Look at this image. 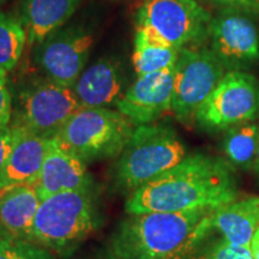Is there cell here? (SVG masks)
<instances>
[{"label": "cell", "instance_id": "27", "mask_svg": "<svg viewBox=\"0 0 259 259\" xmlns=\"http://www.w3.org/2000/svg\"><path fill=\"white\" fill-rule=\"evenodd\" d=\"M251 250H252V253H253L254 259H259V228L258 231L255 232L253 239H252Z\"/></svg>", "mask_w": 259, "mask_h": 259}, {"label": "cell", "instance_id": "23", "mask_svg": "<svg viewBox=\"0 0 259 259\" xmlns=\"http://www.w3.org/2000/svg\"><path fill=\"white\" fill-rule=\"evenodd\" d=\"M203 255L205 259H254L251 246L235 245L225 239L215 242Z\"/></svg>", "mask_w": 259, "mask_h": 259}, {"label": "cell", "instance_id": "17", "mask_svg": "<svg viewBox=\"0 0 259 259\" xmlns=\"http://www.w3.org/2000/svg\"><path fill=\"white\" fill-rule=\"evenodd\" d=\"M40 204L37 191L31 184L0 190V223L15 238L29 240Z\"/></svg>", "mask_w": 259, "mask_h": 259}, {"label": "cell", "instance_id": "26", "mask_svg": "<svg viewBox=\"0 0 259 259\" xmlns=\"http://www.w3.org/2000/svg\"><path fill=\"white\" fill-rule=\"evenodd\" d=\"M205 2L220 9H234L254 15L259 14V0H205Z\"/></svg>", "mask_w": 259, "mask_h": 259}, {"label": "cell", "instance_id": "2", "mask_svg": "<svg viewBox=\"0 0 259 259\" xmlns=\"http://www.w3.org/2000/svg\"><path fill=\"white\" fill-rule=\"evenodd\" d=\"M215 209L131 213L108 244L109 259H198Z\"/></svg>", "mask_w": 259, "mask_h": 259}, {"label": "cell", "instance_id": "21", "mask_svg": "<svg viewBox=\"0 0 259 259\" xmlns=\"http://www.w3.org/2000/svg\"><path fill=\"white\" fill-rule=\"evenodd\" d=\"M27 32L21 19L0 12V70L10 72L21 59Z\"/></svg>", "mask_w": 259, "mask_h": 259}, {"label": "cell", "instance_id": "9", "mask_svg": "<svg viewBox=\"0 0 259 259\" xmlns=\"http://www.w3.org/2000/svg\"><path fill=\"white\" fill-rule=\"evenodd\" d=\"M259 113V80L246 71H228L200 106L196 122L222 131L252 121Z\"/></svg>", "mask_w": 259, "mask_h": 259}, {"label": "cell", "instance_id": "30", "mask_svg": "<svg viewBox=\"0 0 259 259\" xmlns=\"http://www.w3.org/2000/svg\"><path fill=\"white\" fill-rule=\"evenodd\" d=\"M198 259H205V257H204V255L202 254V255H199V258Z\"/></svg>", "mask_w": 259, "mask_h": 259}, {"label": "cell", "instance_id": "1", "mask_svg": "<svg viewBox=\"0 0 259 259\" xmlns=\"http://www.w3.org/2000/svg\"><path fill=\"white\" fill-rule=\"evenodd\" d=\"M236 200L231 164L220 157L196 154L150 180L128 196V215L218 209Z\"/></svg>", "mask_w": 259, "mask_h": 259}, {"label": "cell", "instance_id": "12", "mask_svg": "<svg viewBox=\"0 0 259 259\" xmlns=\"http://www.w3.org/2000/svg\"><path fill=\"white\" fill-rule=\"evenodd\" d=\"M176 66L157 72L141 74L128 87L115 108L131 120L136 127L153 124L171 111Z\"/></svg>", "mask_w": 259, "mask_h": 259}, {"label": "cell", "instance_id": "28", "mask_svg": "<svg viewBox=\"0 0 259 259\" xmlns=\"http://www.w3.org/2000/svg\"><path fill=\"white\" fill-rule=\"evenodd\" d=\"M11 234H10V233L6 231L5 229V227L2 225V223H0V245L3 244V242H4L5 240H8L9 238H11Z\"/></svg>", "mask_w": 259, "mask_h": 259}, {"label": "cell", "instance_id": "32", "mask_svg": "<svg viewBox=\"0 0 259 259\" xmlns=\"http://www.w3.org/2000/svg\"><path fill=\"white\" fill-rule=\"evenodd\" d=\"M102 259H103V258H102ZM108 259H109V258H108Z\"/></svg>", "mask_w": 259, "mask_h": 259}, {"label": "cell", "instance_id": "20", "mask_svg": "<svg viewBox=\"0 0 259 259\" xmlns=\"http://www.w3.org/2000/svg\"><path fill=\"white\" fill-rule=\"evenodd\" d=\"M259 144V126L248 121L226 130L223 150L231 163L241 168L253 167Z\"/></svg>", "mask_w": 259, "mask_h": 259}, {"label": "cell", "instance_id": "10", "mask_svg": "<svg viewBox=\"0 0 259 259\" xmlns=\"http://www.w3.org/2000/svg\"><path fill=\"white\" fill-rule=\"evenodd\" d=\"M93 45L88 28L64 25L35 46V59L46 78L72 88L85 70Z\"/></svg>", "mask_w": 259, "mask_h": 259}, {"label": "cell", "instance_id": "29", "mask_svg": "<svg viewBox=\"0 0 259 259\" xmlns=\"http://www.w3.org/2000/svg\"><path fill=\"white\" fill-rule=\"evenodd\" d=\"M253 168L255 169V171L259 174V144H258V151H257V157H255Z\"/></svg>", "mask_w": 259, "mask_h": 259}, {"label": "cell", "instance_id": "4", "mask_svg": "<svg viewBox=\"0 0 259 259\" xmlns=\"http://www.w3.org/2000/svg\"><path fill=\"white\" fill-rule=\"evenodd\" d=\"M185 157V147L176 130L156 124L137 126L116 163V185L132 193Z\"/></svg>", "mask_w": 259, "mask_h": 259}, {"label": "cell", "instance_id": "13", "mask_svg": "<svg viewBox=\"0 0 259 259\" xmlns=\"http://www.w3.org/2000/svg\"><path fill=\"white\" fill-rule=\"evenodd\" d=\"M121 65L111 58H101L85 67L72 90L80 108H109L127 90Z\"/></svg>", "mask_w": 259, "mask_h": 259}, {"label": "cell", "instance_id": "14", "mask_svg": "<svg viewBox=\"0 0 259 259\" xmlns=\"http://www.w3.org/2000/svg\"><path fill=\"white\" fill-rule=\"evenodd\" d=\"M32 185L42 202L53 194L93 186V180L85 163L60 147L53 137L50 139V148L40 174Z\"/></svg>", "mask_w": 259, "mask_h": 259}, {"label": "cell", "instance_id": "22", "mask_svg": "<svg viewBox=\"0 0 259 259\" xmlns=\"http://www.w3.org/2000/svg\"><path fill=\"white\" fill-rule=\"evenodd\" d=\"M0 259H56L44 246L11 236L0 245Z\"/></svg>", "mask_w": 259, "mask_h": 259}, {"label": "cell", "instance_id": "19", "mask_svg": "<svg viewBox=\"0 0 259 259\" xmlns=\"http://www.w3.org/2000/svg\"><path fill=\"white\" fill-rule=\"evenodd\" d=\"M179 48L171 46L145 28L137 27L132 63L137 76L176 66L180 54Z\"/></svg>", "mask_w": 259, "mask_h": 259}, {"label": "cell", "instance_id": "16", "mask_svg": "<svg viewBox=\"0 0 259 259\" xmlns=\"http://www.w3.org/2000/svg\"><path fill=\"white\" fill-rule=\"evenodd\" d=\"M83 0H23L22 24L27 32V44L36 46L48 35L63 28Z\"/></svg>", "mask_w": 259, "mask_h": 259}, {"label": "cell", "instance_id": "31", "mask_svg": "<svg viewBox=\"0 0 259 259\" xmlns=\"http://www.w3.org/2000/svg\"><path fill=\"white\" fill-rule=\"evenodd\" d=\"M3 3H4V0H0V5H2Z\"/></svg>", "mask_w": 259, "mask_h": 259}, {"label": "cell", "instance_id": "18", "mask_svg": "<svg viewBox=\"0 0 259 259\" xmlns=\"http://www.w3.org/2000/svg\"><path fill=\"white\" fill-rule=\"evenodd\" d=\"M212 227L226 241L235 245L251 246L259 228V198L250 197L226 204L215 209Z\"/></svg>", "mask_w": 259, "mask_h": 259}, {"label": "cell", "instance_id": "6", "mask_svg": "<svg viewBox=\"0 0 259 259\" xmlns=\"http://www.w3.org/2000/svg\"><path fill=\"white\" fill-rule=\"evenodd\" d=\"M79 108L72 88L46 77L37 78L18 93L11 124L24 127L40 137L53 138Z\"/></svg>", "mask_w": 259, "mask_h": 259}, {"label": "cell", "instance_id": "24", "mask_svg": "<svg viewBox=\"0 0 259 259\" xmlns=\"http://www.w3.org/2000/svg\"><path fill=\"white\" fill-rule=\"evenodd\" d=\"M8 72L0 70V127L11 122L14 106L12 95L8 84Z\"/></svg>", "mask_w": 259, "mask_h": 259}, {"label": "cell", "instance_id": "3", "mask_svg": "<svg viewBox=\"0 0 259 259\" xmlns=\"http://www.w3.org/2000/svg\"><path fill=\"white\" fill-rule=\"evenodd\" d=\"M97 223L99 210L93 186L60 192L41 202L29 240L64 255L85 240Z\"/></svg>", "mask_w": 259, "mask_h": 259}, {"label": "cell", "instance_id": "15", "mask_svg": "<svg viewBox=\"0 0 259 259\" xmlns=\"http://www.w3.org/2000/svg\"><path fill=\"white\" fill-rule=\"evenodd\" d=\"M14 127V147L0 176V190L34 184L47 156L50 139L32 134L24 127Z\"/></svg>", "mask_w": 259, "mask_h": 259}, {"label": "cell", "instance_id": "5", "mask_svg": "<svg viewBox=\"0 0 259 259\" xmlns=\"http://www.w3.org/2000/svg\"><path fill=\"white\" fill-rule=\"evenodd\" d=\"M135 127L119 111L79 108L54 138L60 147L87 163L120 156Z\"/></svg>", "mask_w": 259, "mask_h": 259}, {"label": "cell", "instance_id": "11", "mask_svg": "<svg viewBox=\"0 0 259 259\" xmlns=\"http://www.w3.org/2000/svg\"><path fill=\"white\" fill-rule=\"evenodd\" d=\"M254 14L220 9L209 25L210 50L228 71H246L259 60V32Z\"/></svg>", "mask_w": 259, "mask_h": 259}, {"label": "cell", "instance_id": "7", "mask_svg": "<svg viewBox=\"0 0 259 259\" xmlns=\"http://www.w3.org/2000/svg\"><path fill=\"white\" fill-rule=\"evenodd\" d=\"M212 16L197 0H143L137 27L145 28L167 44L183 50L209 37Z\"/></svg>", "mask_w": 259, "mask_h": 259}, {"label": "cell", "instance_id": "8", "mask_svg": "<svg viewBox=\"0 0 259 259\" xmlns=\"http://www.w3.org/2000/svg\"><path fill=\"white\" fill-rule=\"evenodd\" d=\"M226 69L209 48H183L176 64L171 111L185 125L196 121V114L221 79Z\"/></svg>", "mask_w": 259, "mask_h": 259}, {"label": "cell", "instance_id": "25", "mask_svg": "<svg viewBox=\"0 0 259 259\" xmlns=\"http://www.w3.org/2000/svg\"><path fill=\"white\" fill-rule=\"evenodd\" d=\"M14 147V127L11 122L0 127V176L6 166Z\"/></svg>", "mask_w": 259, "mask_h": 259}]
</instances>
